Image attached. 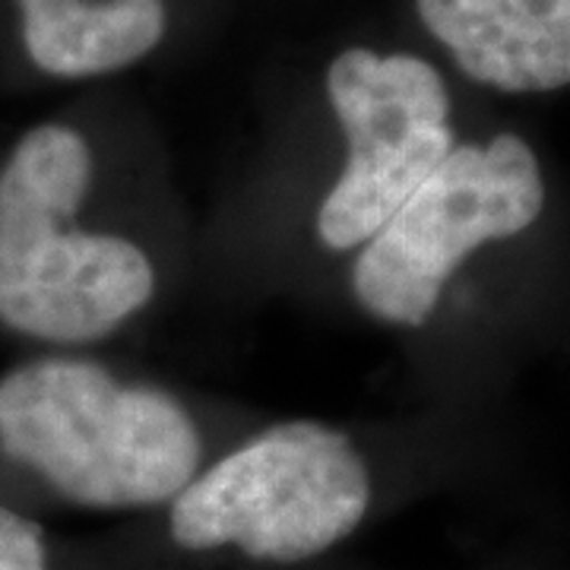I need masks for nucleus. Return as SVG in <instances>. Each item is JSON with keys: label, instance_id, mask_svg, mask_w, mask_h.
<instances>
[{"label": "nucleus", "instance_id": "2", "mask_svg": "<svg viewBox=\"0 0 570 570\" xmlns=\"http://www.w3.org/2000/svg\"><path fill=\"white\" fill-rule=\"evenodd\" d=\"M209 460L178 390L86 348H36L0 371V466L86 510L163 508Z\"/></svg>", "mask_w": 570, "mask_h": 570}, {"label": "nucleus", "instance_id": "4", "mask_svg": "<svg viewBox=\"0 0 570 570\" xmlns=\"http://www.w3.org/2000/svg\"><path fill=\"white\" fill-rule=\"evenodd\" d=\"M542 209V165L523 137L456 142L348 257L352 302L377 324H428L453 273L479 247L527 232Z\"/></svg>", "mask_w": 570, "mask_h": 570}, {"label": "nucleus", "instance_id": "3", "mask_svg": "<svg viewBox=\"0 0 570 570\" xmlns=\"http://www.w3.org/2000/svg\"><path fill=\"white\" fill-rule=\"evenodd\" d=\"M367 508L371 466L346 428L283 419L209 456L168 501V530L187 551L298 564L348 539Z\"/></svg>", "mask_w": 570, "mask_h": 570}, {"label": "nucleus", "instance_id": "1", "mask_svg": "<svg viewBox=\"0 0 570 570\" xmlns=\"http://www.w3.org/2000/svg\"><path fill=\"white\" fill-rule=\"evenodd\" d=\"M96 146L41 121L0 159V330L32 348H92L140 321L163 269L137 235L99 223Z\"/></svg>", "mask_w": 570, "mask_h": 570}, {"label": "nucleus", "instance_id": "5", "mask_svg": "<svg viewBox=\"0 0 570 570\" xmlns=\"http://www.w3.org/2000/svg\"><path fill=\"white\" fill-rule=\"evenodd\" d=\"M326 102L343 159L314 209V238L352 257L456 146L450 96L415 55L346 48L326 67Z\"/></svg>", "mask_w": 570, "mask_h": 570}, {"label": "nucleus", "instance_id": "7", "mask_svg": "<svg viewBox=\"0 0 570 570\" xmlns=\"http://www.w3.org/2000/svg\"><path fill=\"white\" fill-rule=\"evenodd\" d=\"M32 67L55 80L121 73L165 39V0H17Z\"/></svg>", "mask_w": 570, "mask_h": 570}, {"label": "nucleus", "instance_id": "6", "mask_svg": "<svg viewBox=\"0 0 570 570\" xmlns=\"http://www.w3.org/2000/svg\"><path fill=\"white\" fill-rule=\"evenodd\" d=\"M415 10L469 80L501 92L570 82V0H415Z\"/></svg>", "mask_w": 570, "mask_h": 570}, {"label": "nucleus", "instance_id": "8", "mask_svg": "<svg viewBox=\"0 0 570 570\" xmlns=\"http://www.w3.org/2000/svg\"><path fill=\"white\" fill-rule=\"evenodd\" d=\"M0 570H51L39 523L0 501Z\"/></svg>", "mask_w": 570, "mask_h": 570}]
</instances>
